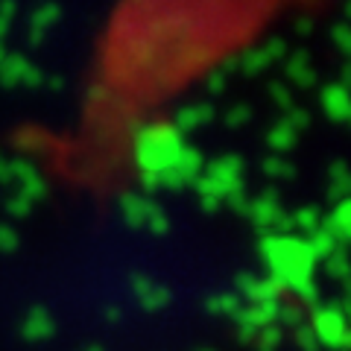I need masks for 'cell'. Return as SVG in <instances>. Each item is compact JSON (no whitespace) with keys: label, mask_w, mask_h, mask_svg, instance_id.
<instances>
[{"label":"cell","mask_w":351,"mask_h":351,"mask_svg":"<svg viewBox=\"0 0 351 351\" xmlns=\"http://www.w3.org/2000/svg\"><path fill=\"white\" fill-rule=\"evenodd\" d=\"M249 6H149L112 24L100 50V80L114 97L138 103L161 100L188 85L214 59L234 47L240 32L255 29Z\"/></svg>","instance_id":"cell-1"}]
</instances>
